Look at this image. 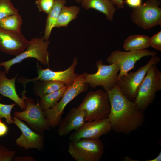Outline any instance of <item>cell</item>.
Here are the masks:
<instances>
[{"label":"cell","instance_id":"31","mask_svg":"<svg viewBox=\"0 0 161 161\" xmlns=\"http://www.w3.org/2000/svg\"><path fill=\"white\" fill-rule=\"evenodd\" d=\"M8 127L6 124L0 119V137L5 135L8 131Z\"/></svg>","mask_w":161,"mask_h":161},{"label":"cell","instance_id":"26","mask_svg":"<svg viewBox=\"0 0 161 161\" xmlns=\"http://www.w3.org/2000/svg\"><path fill=\"white\" fill-rule=\"evenodd\" d=\"M1 99V97L0 96V100ZM16 104V103L7 104L0 103V119L4 118L6 122L9 124L13 123V120L11 113Z\"/></svg>","mask_w":161,"mask_h":161},{"label":"cell","instance_id":"4","mask_svg":"<svg viewBox=\"0 0 161 161\" xmlns=\"http://www.w3.org/2000/svg\"><path fill=\"white\" fill-rule=\"evenodd\" d=\"M157 64L152 65L148 69L134 101L144 112L153 102L156 92L161 90V72Z\"/></svg>","mask_w":161,"mask_h":161},{"label":"cell","instance_id":"19","mask_svg":"<svg viewBox=\"0 0 161 161\" xmlns=\"http://www.w3.org/2000/svg\"><path fill=\"white\" fill-rule=\"evenodd\" d=\"M66 3V0H54L53 7L47 14L43 37L49 40L52 31L55 27L59 14L63 7Z\"/></svg>","mask_w":161,"mask_h":161},{"label":"cell","instance_id":"6","mask_svg":"<svg viewBox=\"0 0 161 161\" xmlns=\"http://www.w3.org/2000/svg\"><path fill=\"white\" fill-rule=\"evenodd\" d=\"M159 0H147L140 7L133 8L132 21L144 30L161 25V9Z\"/></svg>","mask_w":161,"mask_h":161},{"label":"cell","instance_id":"18","mask_svg":"<svg viewBox=\"0 0 161 161\" xmlns=\"http://www.w3.org/2000/svg\"><path fill=\"white\" fill-rule=\"evenodd\" d=\"M80 4L85 9H93L102 13L110 21H113L117 10L116 5L109 0H82Z\"/></svg>","mask_w":161,"mask_h":161},{"label":"cell","instance_id":"1","mask_svg":"<svg viewBox=\"0 0 161 161\" xmlns=\"http://www.w3.org/2000/svg\"><path fill=\"white\" fill-rule=\"evenodd\" d=\"M106 92L111 106L108 118L112 130L116 133L128 134L142 125L145 119L144 111L134 101L123 94L117 84Z\"/></svg>","mask_w":161,"mask_h":161},{"label":"cell","instance_id":"27","mask_svg":"<svg viewBox=\"0 0 161 161\" xmlns=\"http://www.w3.org/2000/svg\"><path fill=\"white\" fill-rule=\"evenodd\" d=\"M54 0H37L35 4L39 10L47 14L53 7Z\"/></svg>","mask_w":161,"mask_h":161},{"label":"cell","instance_id":"24","mask_svg":"<svg viewBox=\"0 0 161 161\" xmlns=\"http://www.w3.org/2000/svg\"><path fill=\"white\" fill-rule=\"evenodd\" d=\"M22 24V18L18 13L10 15L0 20V28L9 31L21 32Z\"/></svg>","mask_w":161,"mask_h":161},{"label":"cell","instance_id":"12","mask_svg":"<svg viewBox=\"0 0 161 161\" xmlns=\"http://www.w3.org/2000/svg\"><path fill=\"white\" fill-rule=\"evenodd\" d=\"M121 51L118 49L112 51L106 59L110 64L118 63L120 67V72L117 79L122 76L126 75L128 72L134 68L135 64L142 58L157 55V53L148 49Z\"/></svg>","mask_w":161,"mask_h":161},{"label":"cell","instance_id":"2","mask_svg":"<svg viewBox=\"0 0 161 161\" xmlns=\"http://www.w3.org/2000/svg\"><path fill=\"white\" fill-rule=\"evenodd\" d=\"M78 108L86 112L85 122L108 118L111 110L108 94L101 89L89 92Z\"/></svg>","mask_w":161,"mask_h":161},{"label":"cell","instance_id":"17","mask_svg":"<svg viewBox=\"0 0 161 161\" xmlns=\"http://www.w3.org/2000/svg\"><path fill=\"white\" fill-rule=\"evenodd\" d=\"M5 71H0V94L13 101L22 110L27 107V104L23 97L20 98L17 94L15 82L18 75L16 74L11 79H9L6 76Z\"/></svg>","mask_w":161,"mask_h":161},{"label":"cell","instance_id":"14","mask_svg":"<svg viewBox=\"0 0 161 161\" xmlns=\"http://www.w3.org/2000/svg\"><path fill=\"white\" fill-rule=\"evenodd\" d=\"M28 41L21 32L5 30L0 28V51L16 56L24 52L28 47Z\"/></svg>","mask_w":161,"mask_h":161},{"label":"cell","instance_id":"10","mask_svg":"<svg viewBox=\"0 0 161 161\" xmlns=\"http://www.w3.org/2000/svg\"><path fill=\"white\" fill-rule=\"evenodd\" d=\"M24 100L26 108L21 112H15L14 116L26 122L35 132L44 136L45 131H49L51 128L38 100L37 103L31 98L27 97Z\"/></svg>","mask_w":161,"mask_h":161},{"label":"cell","instance_id":"5","mask_svg":"<svg viewBox=\"0 0 161 161\" xmlns=\"http://www.w3.org/2000/svg\"><path fill=\"white\" fill-rule=\"evenodd\" d=\"M49 43V41L45 40L43 36L32 38L29 41V45L24 52L12 59L0 62V66H4L6 74H8L12 65L30 58L36 59L44 65H48L49 54L48 48Z\"/></svg>","mask_w":161,"mask_h":161},{"label":"cell","instance_id":"9","mask_svg":"<svg viewBox=\"0 0 161 161\" xmlns=\"http://www.w3.org/2000/svg\"><path fill=\"white\" fill-rule=\"evenodd\" d=\"M97 72L94 74L83 73L85 82L94 88L100 86L105 91L110 90L116 84L120 67L118 63L105 65L100 60L97 62Z\"/></svg>","mask_w":161,"mask_h":161},{"label":"cell","instance_id":"7","mask_svg":"<svg viewBox=\"0 0 161 161\" xmlns=\"http://www.w3.org/2000/svg\"><path fill=\"white\" fill-rule=\"evenodd\" d=\"M104 151V146L100 139H82L70 141L68 152L76 161H99Z\"/></svg>","mask_w":161,"mask_h":161},{"label":"cell","instance_id":"35","mask_svg":"<svg viewBox=\"0 0 161 161\" xmlns=\"http://www.w3.org/2000/svg\"><path fill=\"white\" fill-rule=\"evenodd\" d=\"M76 2L78 3H80L82 0H74Z\"/></svg>","mask_w":161,"mask_h":161},{"label":"cell","instance_id":"11","mask_svg":"<svg viewBox=\"0 0 161 161\" xmlns=\"http://www.w3.org/2000/svg\"><path fill=\"white\" fill-rule=\"evenodd\" d=\"M77 63V58L75 57L71 65L66 69L64 71H54L49 68L43 69L38 62L36 67L38 76L37 77L28 79L19 77L18 78V81L23 85L24 90H25L27 84L36 80L60 81L64 83L65 85L68 87L73 83L79 75L75 72V68Z\"/></svg>","mask_w":161,"mask_h":161},{"label":"cell","instance_id":"29","mask_svg":"<svg viewBox=\"0 0 161 161\" xmlns=\"http://www.w3.org/2000/svg\"><path fill=\"white\" fill-rule=\"evenodd\" d=\"M150 46L156 50L161 51V31L150 37Z\"/></svg>","mask_w":161,"mask_h":161},{"label":"cell","instance_id":"15","mask_svg":"<svg viewBox=\"0 0 161 161\" xmlns=\"http://www.w3.org/2000/svg\"><path fill=\"white\" fill-rule=\"evenodd\" d=\"M13 123L20 129L21 134L15 140L16 144L25 149L35 148L42 150L45 146L44 136L34 131L24 122L15 116L13 117Z\"/></svg>","mask_w":161,"mask_h":161},{"label":"cell","instance_id":"28","mask_svg":"<svg viewBox=\"0 0 161 161\" xmlns=\"http://www.w3.org/2000/svg\"><path fill=\"white\" fill-rule=\"evenodd\" d=\"M16 152L10 151L7 148L0 145V161H12L13 160Z\"/></svg>","mask_w":161,"mask_h":161},{"label":"cell","instance_id":"13","mask_svg":"<svg viewBox=\"0 0 161 161\" xmlns=\"http://www.w3.org/2000/svg\"><path fill=\"white\" fill-rule=\"evenodd\" d=\"M111 130L108 118L86 122L80 128L70 134L69 139L71 141H76L82 139L98 140Z\"/></svg>","mask_w":161,"mask_h":161},{"label":"cell","instance_id":"21","mask_svg":"<svg viewBox=\"0 0 161 161\" xmlns=\"http://www.w3.org/2000/svg\"><path fill=\"white\" fill-rule=\"evenodd\" d=\"M150 46V37L140 34L129 36L123 44L124 49L128 51L145 49Z\"/></svg>","mask_w":161,"mask_h":161},{"label":"cell","instance_id":"30","mask_svg":"<svg viewBox=\"0 0 161 161\" xmlns=\"http://www.w3.org/2000/svg\"><path fill=\"white\" fill-rule=\"evenodd\" d=\"M124 2L128 6L133 8L138 7L142 4V0H125Z\"/></svg>","mask_w":161,"mask_h":161},{"label":"cell","instance_id":"8","mask_svg":"<svg viewBox=\"0 0 161 161\" xmlns=\"http://www.w3.org/2000/svg\"><path fill=\"white\" fill-rule=\"evenodd\" d=\"M156 55L151 56L148 63L135 72L128 73L117 79V84L123 94L128 99L134 101L139 87L150 67L160 62Z\"/></svg>","mask_w":161,"mask_h":161},{"label":"cell","instance_id":"20","mask_svg":"<svg viewBox=\"0 0 161 161\" xmlns=\"http://www.w3.org/2000/svg\"><path fill=\"white\" fill-rule=\"evenodd\" d=\"M33 82L34 92L39 97L58 91L65 85L62 82L56 81L36 80Z\"/></svg>","mask_w":161,"mask_h":161},{"label":"cell","instance_id":"23","mask_svg":"<svg viewBox=\"0 0 161 161\" xmlns=\"http://www.w3.org/2000/svg\"><path fill=\"white\" fill-rule=\"evenodd\" d=\"M68 87L65 85L60 89L41 96L39 103L44 111L53 108L61 100Z\"/></svg>","mask_w":161,"mask_h":161},{"label":"cell","instance_id":"32","mask_svg":"<svg viewBox=\"0 0 161 161\" xmlns=\"http://www.w3.org/2000/svg\"><path fill=\"white\" fill-rule=\"evenodd\" d=\"M15 161H36L34 158L28 157H14L13 160Z\"/></svg>","mask_w":161,"mask_h":161},{"label":"cell","instance_id":"16","mask_svg":"<svg viewBox=\"0 0 161 161\" xmlns=\"http://www.w3.org/2000/svg\"><path fill=\"white\" fill-rule=\"evenodd\" d=\"M86 112L78 107L71 109L66 116L61 120L58 125V135L60 136H65L73 130L78 129L86 122Z\"/></svg>","mask_w":161,"mask_h":161},{"label":"cell","instance_id":"22","mask_svg":"<svg viewBox=\"0 0 161 161\" xmlns=\"http://www.w3.org/2000/svg\"><path fill=\"white\" fill-rule=\"evenodd\" d=\"M80 9L79 7L75 5L64 6L61 11L55 27H67L71 21L77 18Z\"/></svg>","mask_w":161,"mask_h":161},{"label":"cell","instance_id":"25","mask_svg":"<svg viewBox=\"0 0 161 161\" xmlns=\"http://www.w3.org/2000/svg\"><path fill=\"white\" fill-rule=\"evenodd\" d=\"M18 13L11 0H0V20L10 15Z\"/></svg>","mask_w":161,"mask_h":161},{"label":"cell","instance_id":"33","mask_svg":"<svg viewBox=\"0 0 161 161\" xmlns=\"http://www.w3.org/2000/svg\"><path fill=\"white\" fill-rule=\"evenodd\" d=\"M112 2L118 9L124 8V3L123 0H109Z\"/></svg>","mask_w":161,"mask_h":161},{"label":"cell","instance_id":"3","mask_svg":"<svg viewBox=\"0 0 161 161\" xmlns=\"http://www.w3.org/2000/svg\"><path fill=\"white\" fill-rule=\"evenodd\" d=\"M88 84L85 81L83 73L79 75L73 83L67 87L61 100L53 108L44 111L51 128L58 126L66 106L80 94L86 92Z\"/></svg>","mask_w":161,"mask_h":161},{"label":"cell","instance_id":"34","mask_svg":"<svg viewBox=\"0 0 161 161\" xmlns=\"http://www.w3.org/2000/svg\"><path fill=\"white\" fill-rule=\"evenodd\" d=\"M161 152L160 151L158 155L155 158L151 160H147L146 161H161Z\"/></svg>","mask_w":161,"mask_h":161}]
</instances>
